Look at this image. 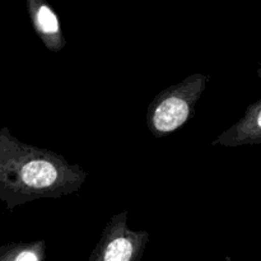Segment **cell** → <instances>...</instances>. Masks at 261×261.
<instances>
[{
  "label": "cell",
  "mask_w": 261,
  "mask_h": 261,
  "mask_svg": "<svg viewBox=\"0 0 261 261\" xmlns=\"http://www.w3.org/2000/svg\"><path fill=\"white\" fill-rule=\"evenodd\" d=\"M87 176L63 154L20 142L8 127L0 130V200L8 211L38 199L71 195Z\"/></svg>",
  "instance_id": "1"
},
{
  "label": "cell",
  "mask_w": 261,
  "mask_h": 261,
  "mask_svg": "<svg viewBox=\"0 0 261 261\" xmlns=\"http://www.w3.org/2000/svg\"><path fill=\"white\" fill-rule=\"evenodd\" d=\"M209 75L195 73L161 91L147 109L148 130L154 138H165L188 124L203 96Z\"/></svg>",
  "instance_id": "2"
},
{
  "label": "cell",
  "mask_w": 261,
  "mask_h": 261,
  "mask_svg": "<svg viewBox=\"0 0 261 261\" xmlns=\"http://www.w3.org/2000/svg\"><path fill=\"white\" fill-rule=\"evenodd\" d=\"M148 241L149 233L130 228L127 212L122 211L107 222L88 261H140Z\"/></svg>",
  "instance_id": "3"
},
{
  "label": "cell",
  "mask_w": 261,
  "mask_h": 261,
  "mask_svg": "<svg viewBox=\"0 0 261 261\" xmlns=\"http://www.w3.org/2000/svg\"><path fill=\"white\" fill-rule=\"evenodd\" d=\"M27 10L36 35L48 51L59 53L66 45L60 19L45 0H27Z\"/></svg>",
  "instance_id": "4"
},
{
  "label": "cell",
  "mask_w": 261,
  "mask_h": 261,
  "mask_svg": "<svg viewBox=\"0 0 261 261\" xmlns=\"http://www.w3.org/2000/svg\"><path fill=\"white\" fill-rule=\"evenodd\" d=\"M46 242H10L0 247V261H45Z\"/></svg>",
  "instance_id": "5"
}]
</instances>
